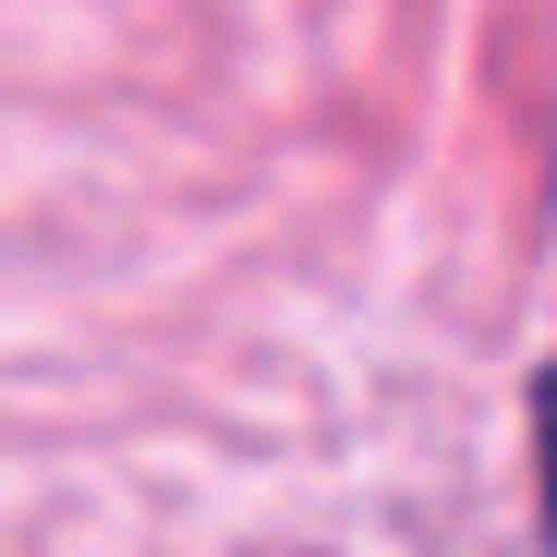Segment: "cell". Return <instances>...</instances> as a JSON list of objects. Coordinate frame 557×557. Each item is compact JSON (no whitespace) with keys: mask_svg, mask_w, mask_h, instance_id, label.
<instances>
[{"mask_svg":"<svg viewBox=\"0 0 557 557\" xmlns=\"http://www.w3.org/2000/svg\"><path fill=\"white\" fill-rule=\"evenodd\" d=\"M533 485H545V545H557V363L533 388Z\"/></svg>","mask_w":557,"mask_h":557,"instance_id":"1","label":"cell"}]
</instances>
